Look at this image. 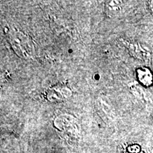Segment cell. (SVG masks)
I'll return each instance as SVG.
<instances>
[{
    "label": "cell",
    "instance_id": "6da1fadb",
    "mask_svg": "<svg viewBox=\"0 0 153 153\" xmlns=\"http://www.w3.org/2000/svg\"><path fill=\"white\" fill-rule=\"evenodd\" d=\"M10 41L15 51L21 56L27 57L32 53V46L26 36L22 33H13L10 35Z\"/></svg>",
    "mask_w": 153,
    "mask_h": 153
},
{
    "label": "cell",
    "instance_id": "7a4b0ae2",
    "mask_svg": "<svg viewBox=\"0 0 153 153\" xmlns=\"http://www.w3.org/2000/svg\"><path fill=\"white\" fill-rule=\"evenodd\" d=\"M127 47L133 56L137 57L143 61H150L153 59V53L152 51L148 48L143 46L140 44L127 43Z\"/></svg>",
    "mask_w": 153,
    "mask_h": 153
},
{
    "label": "cell",
    "instance_id": "3957f363",
    "mask_svg": "<svg viewBox=\"0 0 153 153\" xmlns=\"http://www.w3.org/2000/svg\"><path fill=\"white\" fill-rule=\"evenodd\" d=\"M136 75L138 82L144 87H150L153 84V74L148 68H141L137 69Z\"/></svg>",
    "mask_w": 153,
    "mask_h": 153
},
{
    "label": "cell",
    "instance_id": "277c9868",
    "mask_svg": "<svg viewBox=\"0 0 153 153\" xmlns=\"http://www.w3.org/2000/svg\"><path fill=\"white\" fill-rule=\"evenodd\" d=\"M120 1H111L106 4V12L110 15H114L118 12L120 9Z\"/></svg>",
    "mask_w": 153,
    "mask_h": 153
},
{
    "label": "cell",
    "instance_id": "5b68a950",
    "mask_svg": "<svg viewBox=\"0 0 153 153\" xmlns=\"http://www.w3.org/2000/svg\"><path fill=\"white\" fill-rule=\"evenodd\" d=\"M148 5H149V7H150V9L153 12V1H149Z\"/></svg>",
    "mask_w": 153,
    "mask_h": 153
}]
</instances>
